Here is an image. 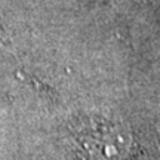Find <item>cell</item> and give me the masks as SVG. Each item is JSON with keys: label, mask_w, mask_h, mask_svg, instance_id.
<instances>
[{"label": "cell", "mask_w": 160, "mask_h": 160, "mask_svg": "<svg viewBox=\"0 0 160 160\" xmlns=\"http://www.w3.org/2000/svg\"><path fill=\"white\" fill-rule=\"evenodd\" d=\"M80 160H126L132 139L125 128L104 119H88L74 132Z\"/></svg>", "instance_id": "6da1fadb"}, {"label": "cell", "mask_w": 160, "mask_h": 160, "mask_svg": "<svg viewBox=\"0 0 160 160\" xmlns=\"http://www.w3.org/2000/svg\"><path fill=\"white\" fill-rule=\"evenodd\" d=\"M0 40H2V28H0Z\"/></svg>", "instance_id": "7a4b0ae2"}]
</instances>
